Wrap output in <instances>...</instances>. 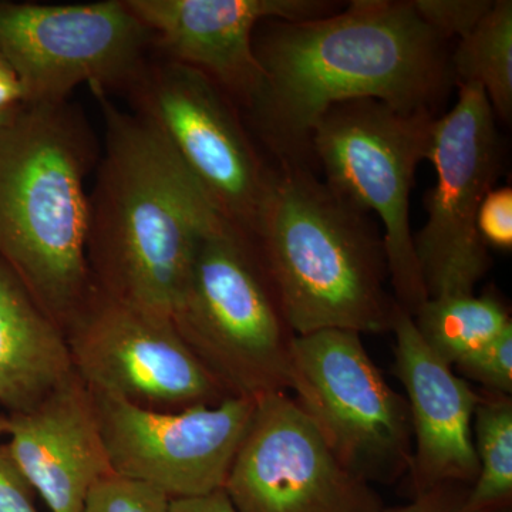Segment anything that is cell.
I'll list each match as a JSON object with an SVG mask.
<instances>
[{
    "label": "cell",
    "instance_id": "obj_18",
    "mask_svg": "<svg viewBox=\"0 0 512 512\" xmlns=\"http://www.w3.org/2000/svg\"><path fill=\"white\" fill-rule=\"evenodd\" d=\"M410 316L431 352L453 367L512 325L507 305L495 293L429 298Z\"/></svg>",
    "mask_w": 512,
    "mask_h": 512
},
{
    "label": "cell",
    "instance_id": "obj_27",
    "mask_svg": "<svg viewBox=\"0 0 512 512\" xmlns=\"http://www.w3.org/2000/svg\"><path fill=\"white\" fill-rule=\"evenodd\" d=\"M168 512H238L225 488L192 497L173 498Z\"/></svg>",
    "mask_w": 512,
    "mask_h": 512
},
{
    "label": "cell",
    "instance_id": "obj_8",
    "mask_svg": "<svg viewBox=\"0 0 512 512\" xmlns=\"http://www.w3.org/2000/svg\"><path fill=\"white\" fill-rule=\"evenodd\" d=\"M229 224L252 238L271 183L235 101L204 74L157 55L126 90Z\"/></svg>",
    "mask_w": 512,
    "mask_h": 512
},
{
    "label": "cell",
    "instance_id": "obj_15",
    "mask_svg": "<svg viewBox=\"0 0 512 512\" xmlns=\"http://www.w3.org/2000/svg\"><path fill=\"white\" fill-rule=\"evenodd\" d=\"M390 332L396 339L393 375L406 390L412 423L410 493L416 497L444 484L470 487L478 476L473 420L481 393L431 352L400 306Z\"/></svg>",
    "mask_w": 512,
    "mask_h": 512
},
{
    "label": "cell",
    "instance_id": "obj_26",
    "mask_svg": "<svg viewBox=\"0 0 512 512\" xmlns=\"http://www.w3.org/2000/svg\"><path fill=\"white\" fill-rule=\"evenodd\" d=\"M468 485L444 484L412 498L407 504L390 507L384 512H458L463 507Z\"/></svg>",
    "mask_w": 512,
    "mask_h": 512
},
{
    "label": "cell",
    "instance_id": "obj_17",
    "mask_svg": "<svg viewBox=\"0 0 512 512\" xmlns=\"http://www.w3.org/2000/svg\"><path fill=\"white\" fill-rule=\"evenodd\" d=\"M73 373L66 333L0 259V406L28 412Z\"/></svg>",
    "mask_w": 512,
    "mask_h": 512
},
{
    "label": "cell",
    "instance_id": "obj_12",
    "mask_svg": "<svg viewBox=\"0 0 512 512\" xmlns=\"http://www.w3.org/2000/svg\"><path fill=\"white\" fill-rule=\"evenodd\" d=\"M225 491L238 512H384L373 484L335 456L289 393L256 402Z\"/></svg>",
    "mask_w": 512,
    "mask_h": 512
},
{
    "label": "cell",
    "instance_id": "obj_11",
    "mask_svg": "<svg viewBox=\"0 0 512 512\" xmlns=\"http://www.w3.org/2000/svg\"><path fill=\"white\" fill-rule=\"evenodd\" d=\"M64 333L74 373L94 393L157 412L234 397L188 348L173 320L96 288Z\"/></svg>",
    "mask_w": 512,
    "mask_h": 512
},
{
    "label": "cell",
    "instance_id": "obj_22",
    "mask_svg": "<svg viewBox=\"0 0 512 512\" xmlns=\"http://www.w3.org/2000/svg\"><path fill=\"white\" fill-rule=\"evenodd\" d=\"M458 376L484 387V392L512 394V325L484 348L454 366Z\"/></svg>",
    "mask_w": 512,
    "mask_h": 512
},
{
    "label": "cell",
    "instance_id": "obj_6",
    "mask_svg": "<svg viewBox=\"0 0 512 512\" xmlns=\"http://www.w3.org/2000/svg\"><path fill=\"white\" fill-rule=\"evenodd\" d=\"M436 119L375 99L343 101L320 117L311 140L322 180L382 222L390 289L409 315L429 299L414 251L410 192L417 167L429 157Z\"/></svg>",
    "mask_w": 512,
    "mask_h": 512
},
{
    "label": "cell",
    "instance_id": "obj_21",
    "mask_svg": "<svg viewBox=\"0 0 512 512\" xmlns=\"http://www.w3.org/2000/svg\"><path fill=\"white\" fill-rule=\"evenodd\" d=\"M170 500L153 485L111 473L93 485L83 512H168Z\"/></svg>",
    "mask_w": 512,
    "mask_h": 512
},
{
    "label": "cell",
    "instance_id": "obj_23",
    "mask_svg": "<svg viewBox=\"0 0 512 512\" xmlns=\"http://www.w3.org/2000/svg\"><path fill=\"white\" fill-rule=\"evenodd\" d=\"M494 0H412L419 18L441 39H464L484 19Z\"/></svg>",
    "mask_w": 512,
    "mask_h": 512
},
{
    "label": "cell",
    "instance_id": "obj_9",
    "mask_svg": "<svg viewBox=\"0 0 512 512\" xmlns=\"http://www.w3.org/2000/svg\"><path fill=\"white\" fill-rule=\"evenodd\" d=\"M150 30L126 0L40 5L0 0V55L26 103H63L77 87L126 90L153 57Z\"/></svg>",
    "mask_w": 512,
    "mask_h": 512
},
{
    "label": "cell",
    "instance_id": "obj_30",
    "mask_svg": "<svg viewBox=\"0 0 512 512\" xmlns=\"http://www.w3.org/2000/svg\"><path fill=\"white\" fill-rule=\"evenodd\" d=\"M503 512H512V510H507V511H503Z\"/></svg>",
    "mask_w": 512,
    "mask_h": 512
},
{
    "label": "cell",
    "instance_id": "obj_19",
    "mask_svg": "<svg viewBox=\"0 0 512 512\" xmlns=\"http://www.w3.org/2000/svg\"><path fill=\"white\" fill-rule=\"evenodd\" d=\"M457 84H478L495 117L512 114V2L495 0L476 29L458 42L450 59Z\"/></svg>",
    "mask_w": 512,
    "mask_h": 512
},
{
    "label": "cell",
    "instance_id": "obj_3",
    "mask_svg": "<svg viewBox=\"0 0 512 512\" xmlns=\"http://www.w3.org/2000/svg\"><path fill=\"white\" fill-rule=\"evenodd\" d=\"M100 153L70 101L25 103L0 126V259L63 330L94 292L86 181Z\"/></svg>",
    "mask_w": 512,
    "mask_h": 512
},
{
    "label": "cell",
    "instance_id": "obj_28",
    "mask_svg": "<svg viewBox=\"0 0 512 512\" xmlns=\"http://www.w3.org/2000/svg\"><path fill=\"white\" fill-rule=\"evenodd\" d=\"M26 103L25 94L12 67L0 55V126Z\"/></svg>",
    "mask_w": 512,
    "mask_h": 512
},
{
    "label": "cell",
    "instance_id": "obj_1",
    "mask_svg": "<svg viewBox=\"0 0 512 512\" xmlns=\"http://www.w3.org/2000/svg\"><path fill=\"white\" fill-rule=\"evenodd\" d=\"M259 29L262 80L247 111L278 164L311 168L313 130L335 104L375 99L436 116L453 79L446 40L412 0H353L330 15Z\"/></svg>",
    "mask_w": 512,
    "mask_h": 512
},
{
    "label": "cell",
    "instance_id": "obj_5",
    "mask_svg": "<svg viewBox=\"0 0 512 512\" xmlns=\"http://www.w3.org/2000/svg\"><path fill=\"white\" fill-rule=\"evenodd\" d=\"M171 320L231 396L289 393L296 335L241 229L225 222L201 239Z\"/></svg>",
    "mask_w": 512,
    "mask_h": 512
},
{
    "label": "cell",
    "instance_id": "obj_7",
    "mask_svg": "<svg viewBox=\"0 0 512 512\" xmlns=\"http://www.w3.org/2000/svg\"><path fill=\"white\" fill-rule=\"evenodd\" d=\"M289 392L357 476L384 485L407 476L413 456L409 404L384 379L360 333L325 329L295 336Z\"/></svg>",
    "mask_w": 512,
    "mask_h": 512
},
{
    "label": "cell",
    "instance_id": "obj_20",
    "mask_svg": "<svg viewBox=\"0 0 512 512\" xmlns=\"http://www.w3.org/2000/svg\"><path fill=\"white\" fill-rule=\"evenodd\" d=\"M473 437L478 476L458 512L512 510V396L481 393Z\"/></svg>",
    "mask_w": 512,
    "mask_h": 512
},
{
    "label": "cell",
    "instance_id": "obj_13",
    "mask_svg": "<svg viewBox=\"0 0 512 512\" xmlns=\"http://www.w3.org/2000/svg\"><path fill=\"white\" fill-rule=\"evenodd\" d=\"M92 394L114 473L171 500L224 488L256 409V400L228 397L215 406L157 412Z\"/></svg>",
    "mask_w": 512,
    "mask_h": 512
},
{
    "label": "cell",
    "instance_id": "obj_2",
    "mask_svg": "<svg viewBox=\"0 0 512 512\" xmlns=\"http://www.w3.org/2000/svg\"><path fill=\"white\" fill-rule=\"evenodd\" d=\"M104 126L89 194L87 262L94 288L170 318L205 235L228 222L156 128L90 89Z\"/></svg>",
    "mask_w": 512,
    "mask_h": 512
},
{
    "label": "cell",
    "instance_id": "obj_10",
    "mask_svg": "<svg viewBox=\"0 0 512 512\" xmlns=\"http://www.w3.org/2000/svg\"><path fill=\"white\" fill-rule=\"evenodd\" d=\"M457 86L453 109L434 121L427 160L436 183L424 195L426 224L413 238L429 298L476 293L491 266L477 214L500 175V134L484 90Z\"/></svg>",
    "mask_w": 512,
    "mask_h": 512
},
{
    "label": "cell",
    "instance_id": "obj_24",
    "mask_svg": "<svg viewBox=\"0 0 512 512\" xmlns=\"http://www.w3.org/2000/svg\"><path fill=\"white\" fill-rule=\"evenodd\" d=\"M477 231L485 247L498 251L512 249V190L511 187L493 188L477 214Z\"/></svg>",
    "mask_w": 512,
    "mask_h": 512
},
{
    "label": "cell",
    "instance_id": "obj_25",
    "mask_svg": "<svg viewBox=\"0 0 512 512\" xmlns=\"http://www.w3.org/2000/svg\"><path fill=\"white\" fill-rule=\"evenodd\" d=\"M36 497L8 443L0 444V512H40Z\"/></svg>",
    "mask_w": 512,
    "mask_h": 512
},
{
    "label": "cell",
    "instance_id": "obj_16",
    "mask_svg": "<svg viewBox=\"0 0 512 512\" xmlns=\"http://www.w3.org/2000/svg\"><path fill=\"white\" fill-rule=\"evenodd\" d=\"M8 446L50 512H83L94 484L114 473L89 387L76 373L28 412L8 414Z\"/></svg>",
    "mask_w": 512,
    "mask_h": 512
},
{
    "label": "cell",
    "instance_id": "obj_29",
    "mask_svg": "<svg viewBox=\"0 0 512 512\" xmlns=\"http://www.w3.org/2000/svg\"><path fill=\"white\" fill-rule=\"evenodd\" d=\"M9 419L8 414H0V439L8 436Z\"/></svg>",
    "mask_w": 512,
    "mask_h": 512
},
{
    "label": "cell",
    "instance_id": "obj_4",
    "mask_svg": "<svg viewBox=\"0 0 512 512\" xmlns=\"http://www.w3.org/2000/svg\"><path fill=\"white\" fill-rule=\"evenodd\" d=\"M252 241L296 336L392 330L399 305L383 235L312 168L274 167Z\"/></svg>",
    "mask_w": 512,
    "mask_h": 512
},
{
    "label": "cell",
    "instance_id": "obj_14",
    "mask_svg": "<svg viewBox=\"0 0 512 512\" xmlns=\"http://www.w3.org/2000/svg\"><path fill=\"white\" fill-rule=\"evenodd\" d=\"M150 30L154 50L197 70L242 107L261 86L256 29L266 20H305L336 12L320 0H126Z\"/></svg>",
    "mask_w": 512,
    "mask_h": 512
}]
</instances>
